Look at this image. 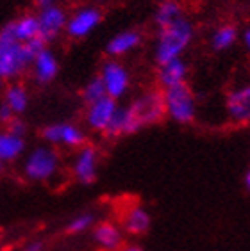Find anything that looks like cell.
Here are the masks:
<instances>
[{"instance_id":"34","label":"cell","mask_w":250,"mask_h":251,"mask_svg":"<svg viewBox=\"0 0 250 251\" xmlns=\"http://www.w3.org/2000/svg\"><path fill=\"white\" fill-rule=\"evenodd\" d=\"M2 171H4V162L0 160V173H2Z\"/></svg>"},{"instance_id":"4","label":"cell","mask_w":250,"mask_h":251,"mask_svg":"<svg viewBox=\"0 0 250 251\" xmlns=\"http://www.w3.org/2000/svg\"><path fill=\"white\" fill-rule=\"evenodd\" d=\"M59 153L50 146H36L24 162L25 176L32 182H47L58 173Z\"/></svg>"},{"instance_id":"30","label":"cell","mask_w":250,"mask_h":251,"mask_svg":"<svg viewBox=\"0 0 250 251\" xmlns=\"http://www.w3.org/2000/svg\"><path fill=\"white\" fill-rule=\"evenodd\" d=\"M243 45H245L247 52H249V55H250V27L243 32Z\"/></svg>"},{"instance_id":"28","label":"cell","mask_w":250,"mask_h":251,"mask_svg":"<svg viewBox=\"0 0 250 251\" xmlns=\"http://www.w3.org/2000/svg\"><path fill=\"white\" fill-rule=\"evenodd\" d=\"M58 4V0H34V5H36V9L41 11V9H47L50 5H56Z\"/></svg>"},{"instance_id":"22","label":"cell","mask_w":250,"mask_h":251,"mask_svg":"<svg viewBox=\"0 0 250 251\" xmlns=\"http://www.w3.org/2000/svg\"><path fill=\"white\" fill-rule=\"evenodd\" d=\"M236 41H238V29H236L232 24L220 25L211 36V47L217 50V52L229 50Z\"/></svg>"},{"instance_id":"27","label":"cell","mask_w":250,"mask_h":251,"mask_svg":"<svg viewBox=\"0 0 250 251\" xmlns=\"http://www.w3.org/2000/svg\"><path fill=\"white\" fill-rule=\"evenodd\" d=\"M16 114L13 111H11L9 107L5 105L4 101H2V103H0V125H7V123H9L11 120H13V118H15Z\"/></svg>"},{"instance_id":"18","label":"cell","mask_w":250,"mask_h":251,"mask_svg":"<svg viewBox=\"0 0 250 251\" xmlns=\"http://www.w3.org/2000/svg\"><path fill=\"white\" fill-rule=\"evenodd\" d=\"M25 151V137L11 134L7 130L0 132V160L13 162Z\"/></svg>"},{"instance_id":"9","label":"cell","mask_w":250,"mask_h":251,"mask_svg":"<svg viewBox=\"0 0 250 251\" xmlns=\"http://www.w3.org/2000/svg\"><path fill=\"white\" fill-rule=\"evenodd\" d=\"M73 176L79 184L92 185L98 176V151L95 146L84 145L79 148L73 160Z\"/></svg>"},{"instance_id":"10","label":"cell","mask_w":250,"mask_h":251,"mask_svg":"<svg viewBox=\"0 0 250 251\" xmlns=\"http://www.w3.org/2000/svg\"><path fill=\"white\" fill-rule=\"evenodd\" d=\"M116 109H118V101L111 97H102L100 100L93 101L88 105L86 111V125L95 132H106L107 125L111 123L115 116Z\"/></svg>"},{"instance_id":"26","label":"cell","mask_w":250,"mask_h":251,"mask_svg":"<svg viewBox=\"0 0 250 251\" xmlns=\"http://www.w3.org/2000/svg\"><path fill=\"white\" fill-rule=\"evenodd\" d=\"M5 130L11 132V134L18 135V137H25V135H27V130H29V128H27V123H25V121L22 120V118H20V116H15L13 120L9 121V123H7V125H5Z\"/></svg>"},{"instance_id":"19","label":"cell","mask_w":250,"mask_h":251,"mask_svg":"<svg viewBox=\"0 0 250 251\" xmlns=\"http://www.w3.org/2000/svg\"><path fill=\"white\" fill-rule=\"evenodd\" d=\"M4 103L16 116H22L29 107V93L22 84H11L4 91Z\"/></svg>"},{"instance_id":"17","label":"cell","mask_w":250,"mask_h":251,"mask_svg":"<svg viewBox=\"0 0 250 251\" xmlns=\"http://www.w3.org/2000/svg\"><path fill=\"white\" fill-rule=\"evenodd\" d=\"M136 132L138 130H136L134 123H132V118H130L127 105H118L115 116H113L111 123L107 125L104 135H106L107 139H118L122 135H130L136 134Z\"/></svg>"},{"instance_id":"8","label":"cell","mask_w":250,"mask_h":251,"mask_svg":"<svg viewBox=\"0 0 250 251\" xmlns=\"http://www.w3.org/2000/svg\"><path fill=\"white\" fill-rule=\"evenodd\" d=\"M36 16H38L39 24V38L47 45L59 38V34L64 30L68 22L66 11L58 4L50 5L47 9H41Z\"/></svg>"},{"instance_id":"20","label":"cell","mask_w":250,"mask_h":251,"mask_svg":"<svg viewBox=\"0 0 250 251\" xmlns=\"http://www.w3.org/2000/svg\"><path fill=\"white\" fill-rule=\"evenodd\" d=\"M183 16V7L177 0H163L154 13V22L157 29H161V27H168V25L175 24Z\"/></svg>"},{"instance_id":"32","label":"cell","mask_w":250,"mask_h":251,"mask_svg":"<svg viewBox=\"0 0 250 251\" xmlns=\"http://www.w3.org/2000/svg\"><path fill=\"white\" fill-rule=\"evenodd\" d=\"M245 187H247V191L250 193V168H249V171L245 173Z\"/></svg>"},{"instance_id":"35","label":"cell","mask_w":250,"mask_h":251,"mask_svg":"<svg viewBox=\"0 0 250 251\" xmlns=\"http://www.w3.org/2000/svg\"><path fill=\"white\" fill-rule=\"evenodd\" d=\"M0 89H4V80L0 78Z\"/></svg>"},{"instance_id":"5","label":"cell","mask_w":250,"mask_h":251,"mask_svg":"<svg viewBox=\"0 0 250 251\" xmlns=\"http://www.w3.org/2000/svg\"><path fill=\"white\" fill-rule=\"evenodd\" d=\"M102 18H104V13H102V9L98 5H84V7H79L68 18L64 30L73 39L86 38L88 34L93 32L100 25Z\"/></svg>"},{"instance_id":"23","label":"cell","mask_w":250,"mask_h":251,"mask_svg":"<svg viewBox=\"0 0 250 251\" xmlns=\"http://www.w3.org/2000/svg\"><path fill=\"white\" fill-rule=\"evenodd\" d=\"M106 95H107L106 86L102 82L100 75H95V77H92L88 80V84L84 86V89H82V101H84L86 105H90V103L100 100V98L106 97Z\"/></svg>"},{"instance_id":"6","label":"cell","mask_w":250,"mask_h":251,"mask_svg":"<svg viewBox=\"0 0 250 251\" xmlns=\"http://www.w3.org/2000/svg\"><path fill=\"white\" fill-rule=\"evenodd\" d=\"M41 137L48 145H62L68 148H81L86 145V134L77 125L62 121L41 128Z\"/></svg>"},{"instance_id":"21","label":"cell","mask_w":250,"mask_h":251,"mask_svg":"<svg viewBox=\"0 0 250 251\" xmlns=\"http://www.w3.org/2000/svg\"><path fill=\"white\" fill-rule=\"evenodd\" d=\"M11 24H13V30H15V36L20 43L31 41V39L39 36V24L36 15H24L13 20Z\"/></svg>"},{"instance_id":"24","label":"cell","mask_w":250,"mask_h":251,"mask_svg":"<svg viewBox=\"0 0 250 251\" xmlns=\"http://www.w3.org/2000/svg\"><path fill=\"white\" fill-rule=\"evenodd\" d=\"M93 223H95L93 214H81V216L73 218L72 221L68 223L66 232L68 233H82V232H86L90 226H93Z\"/></svg>"},{"instance_id":"16","label":"cell","mask_w":250,"mask_h":251,"mask_svg":"<svg viewBox=\"0 0 250 251\" xmlns=\"http://www.w3.org/2000/svg\"><path fill=\"white\" fill-rule=\"evenodd\" d=\"M141 41H143V36H141L140 30H124V32L116 34L109 39V43L106 47V53L111 57H120V55L132 52L136 47H140Z\"/></svg>"},{"instance_id":"2","label":"cell","mask_w":250,"mask_h":251,"mask_svg":"<svg viewBox=\"0 0 250 251\" xmlns=\"http://www.w3.org/2000/svg\"><path fill=\"white\" fill-rule=\"evenodd\" d=\"M127 109H129V114L132 118L136 130L161 123L166 118L164 95L159 89H150V91H145L140 97H136L130 103H127Z\"/></svg>"},{"instance_id":"33","label":"cell","mask_w":250,"mask_h":251,"mask_svg":"<svg viewBox=\"0 0 250 251\" xmlns=\"http://www.w3.org/2000/svg\"><path fill=\"white\" fill-rule=\"evenodd\" d=\"M93 5H98V4H104V2H107V0H90Z\"/></svg>"},{"instance_id":"14","label":"cell","mask_w":250,"mask_h":251,"mask_svg":"<svg viewBox=\"0 0 250 251\" xmlns=\"http://www.w3.org/2000/svg\"><path fill=\"white\" fill-rule=\"evenodd\" d=\"M188 77V64L183 57L173 59V61H168L164 64H159L157 70V82L159 86L164 89L173 86H179V84L186 82Z\"/></svg>"},{"instance_id":"25","label":"cell","mask_w":250,"mask_h":251,"mask_svg":"<svg viewBox=\"0 0 250 251\" xmlns=\"http://www.w3.org/2000/svg\"><path fill=\"white\" fill-rule=\"evenodd\" d=\"M20 41L16 39L15 36V30H13V24H5L2 29H0V53L7 52L11 50L13 47H16Z\"/></svg>"},{"instance_id":"1","label":"cell","mask_w":250,"mask_h":251,"mask_svg":"<svg viewBox=\"0 0 250 251\" xmlns=\"http://www.w3.org/2000/svg\"><path fill=\"white\" fill-rule=\"evenodd\" d=\"M193 36H195L193 24L184 16L168 27L157 29V38H156V63L157 66L181 57L193 41Z\"/></svg>"},{"instance_id":"29","label":"cell","mask_w":250,"mask_h":251,"mask_svg":"<svg viewBox=\"0 0 250 251\" xmlns=\"http://www.w3.org/2000/svg\"><path fill=\"white\" fill-rule=\"evenodd\" d=\"M45 244L41 241H32L31 244H27L25 246V251H43Z\"/></svg>"},{"instance_id":"31","label":"cell","mask_w":250,"mask_h":251,"mask_svg":"<svg viewBox=\"0 0 250 251\" xmlns=\"http://www.w3.org/2000/svg\"><path fill=\"white\" fill-rule=\"evenodd\" d=\"M122 251H145V250L141 246H138V244H129V246L122 248Z\"/></svg>"},{"instance_id":"3","label":"cell","mask_w":250,"mask_h":251,"mask_svg":"<svg viewBox=\"0 0 250 251\" xmlns=\"http://www.w3.org/2000/svg\"><path fill=\"white\" fill-rule=\"evenodd\" d=\"M164 105L166 116L179 125H189L197 116V101L191 87L186 82L164 89Z\"/></svg>"},{"instance_id":"12","label":"cell","mask_w":250,"mask_h":251,"mask_svg":"<svg viewBox=\"0 0 250 251\" xmlns=\"http://www.w3.org/2000/svg\"><path fill=\"white\" fill-rule=\"evenodd\" d=\"M32 72L36 82L41 84V86H47V84H50L54 78L58 77L59 73L58 57H56V53L52 50H48V47L36 55V59H34L32 63Z\"/></svg>"},{"instance_id":"15","label":"cell","mask_w":250,"mask_h":251,"mask_svg":"<svg viewBox=\"0 0 250 251\" xmlns=\"http://www.w3.org/2000/svg\"><path fill=\"white\" fill-rule=\"evenodd\" d=\"M93 239L102 250L116 251L124 248V235L122 230L113 221H100L93 228Z\"/></svg>"},{"instance_id":"7","label":"cell","mask_w":250,"mask_h":251,"mask_svg":"<svg viewBox=\"0 0 250 251\" xmlns=\"http://www.w3.org/2000/svg\"><path fill=\"white\" fill-rule=\"evenodd\" d=\"M100 78L104 86H106V93L107 97L115 98H122L127 93L129 89V84H130V77H129V72H127V68L120 63V61H116V59H107L106 63L102 64V70H100Z\"/></svg>"},{"instance_id":"13","label":"cell","mask_w":250,"mask_h":251,"mask_svg":"<svg viewBox=\"0 0 250 251\" xmlns=\"http://www.w3.org/2000/svg\"><path fill=\"white\" fill-rule=\"evenodd\" d=\"M150 225H152V219L149 210L141 205H132L122 216V228L129 235H145L150 230Z\"/></svg>"},{"instance_id":"11","label":"cell","mask_w":250,"mask_h":251,"mask_svg":"<svg viewBox=\"0 0 250 251\" xmlns=\"http://www.w3.org/2000/svg\"><path fill=\"white\" fill-rule=\"evenodd\" d=\"M227 114L238 125L250 123V84L227 93L225 97Z\"/></svg>"}]
</instances>
